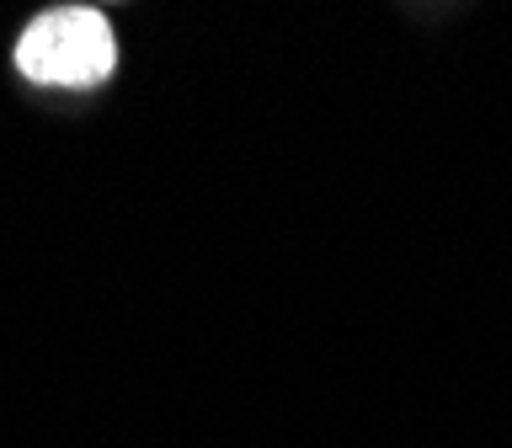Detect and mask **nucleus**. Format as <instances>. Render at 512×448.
I'll list each match as a JSON object with an SVG mask.
<instances>
[{
	"instance_id": "1",
	"label": "nucleus",
	"mask_w": 512,
	"mask_h": 448,
	"mask_svg": "<svg viewBox=\"0 0 512 448\" xmlns=\"http://www.w3.org/2000/svg\"><path fill=\"white\" fill-rule=\"evenodd\" d=\"M123 43L102 6L59 0L32 11L11 43V70L38 91H102L118 75Z\"/></svg>"
}]
</instances>
